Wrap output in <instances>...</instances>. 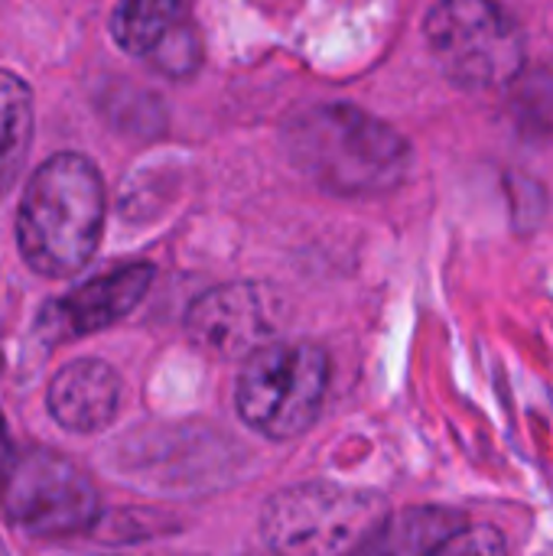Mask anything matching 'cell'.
Segmentation results:
<instances>
[{"label": "cell", "mask_w": 553, "mask_h": 556, "mask_svg": "<svg viewBox=\"0 0 553 556\" xmlns=\"http://www.w3.org/2000/svg\"><path fill=\"white\" fill-rule=\"evenodd\" d=\"M287 306L264 283H222L186 309L189 342L218 362L251 358L284 329Z\"/></svg>", "instance_id": "7"}, {"label": "cell", "mask_w": 553, "mask_h": 556, "mask_svg": "<svg viewBox=\"0 0 553 556\" xmlns=\"http://www.w3.org/2000/svg\"><path fill=\"white\" fill-rule=\"evenodd\" d=\"M0 556H10V554H7V551H3V544H0Z\"/></svg>", "instance_id": "16"}, {"label": "cell", "mask_w": 553, "mask_h": 556, "mask_svg": "<svg viewBox=\"0 0 553 556\" xmlns=\"http://www.w3.org/2000/svg\"><path fill=\"white\" fill-rule=\"evenodd\" d=\"M7 456H10V443H7V430H3V420H0V466H3Z\"/></svg>", "instance_id": "15"}, {"label": "cell", "mask_w": 553, "mask_h": 556, "mask_svg": "<svg viewBox=\"0 0 553 556\" xmlns=\"http://www.w3.org/2000/svg\"><path fill=\"white\" fill-rule=\"evenodd\" d=\"M153 264H124L111 274L91 277L81 287L68 290L62 300L42 306L36 329L46 342H72L81 336H95L117 319H124L150 290Z\"/></svg>", "instance_id": "8"}, {"label": "cell", "mask_w": 553, "mask_h": 556, "mask_svg": "<svg viewBox=\"0 0 553 556\" xmlns=\"http://www.w3.org/2000/svg\"><path fill=\"white\" fill-rule=\"evenodd\" d=\"M33 147V91L29 85L0 68V199L20 179Z\"/></svg>", "instance_id": "11"}, {"label": "cell", "mask_w": 553, "mask_h": 556, "mask_svg": "<svg viewBox=\"0 0 553 556\" xmlns=\"http://www.w3.org/2000/svg\"><path fill=\"white\" fill-rule=\"evenodd\" d=\"M0 508L13 528L33 538H72L101 515L91 479L68 456L42 446L3 459Z\"/></svg>", "instance_id": "6"}, {"label": "cell", "mask_w": 553, "mask_h": 556, "mask_svg": "<svg viewBox=\"0 0 553 556\" xmlns=\"http://www.w3.org/2000/svg\"><path fill=\"white\" fill-rule=\"evenodd\" d=\"M424 36L440 72L466 91L502 88L525 65V33L499 0H440Z\"/></svg>", "instance_id": "5"}, {"label": "cell", "mask_w": 553, "mask_h": 556, "mask_svg": "<svg viewBox=\"0 0 553 556\" xmlns=\"http://www.w3.org/2000/svg\"><path fill=\"white\" fill-rule=\"evenodd\" d=\"M290 163L332 195L391 192L407 166V140L385 121L355 104H316L284 127Z\"/></svg>", "instance_id": "1"}, {"label": "cell", "mask_w": 553, "mask_h": 556, "mask_svg": "<svg viewBox=\"0 0 553 556\" xmlns=\"http://www.w3.org/2000/svg\"><path fill=\"white\" fill-rule=\"evenodd\" d=\"M49 414L68 433H98L121 410V378L98 358H78L49 381Z\"/></svg>", "instance_id": "9"}, {"label": "cell", "mask_w": 553, "mask_h": 556, "mask_svg": "<svg viewBox=\"0 0 553 556\" xmlns=\"http://www.w3.org/2000/svg\"><path fill=\"white\" fill-rule=\"evenodd\" d=\"M329 358L313 342H271L244 358L235 388L241 420L267 440H293L319 417Z\"/></svg>", "instance_id": "4"}, {"label": "cell", "mask_w": 553, "mask_h": 556, "mask_svg": "<svg viewBox=\"0 0 553 556\" xmlns=\"http://www.w3.org/2000/svg\"><path fill=\"white\" fill-rule=\"evenodd\" d=\"M183 0H121L111 16L114 42L130 55H150L179 23Z\"/></svg>", "instance_id": "12"}, {"label": "cell", "mask_w": 553, "mask_h": 556, "mask_svg": "<svg viewBox=\"0 0 553 556\" xmlns=\"http://www.w3.org/2000/svg\"><path fill=\"white\" fill-rule=\"evenodd\" d=\"M463 528V515L450 508H407L385 515L381 525L345 556H430L453 531Z\"/></svg>", "instance_id": "10"}, {"label": "cell", "mask_w": 553, "mask_h": 556, "mask_svg": "<svg viewBox=\"0 0 553 556\" xmlns=\"http://www.w3.org/2000/svg\"><path fill=\"white\" fill-rule=\"evenodd\" d=\"M104 179L81 153H55L29 176L16 208V244L42 277H72L98 251L104 228Z\"/></svg>", "instance_id": "2"}, {"label": "cell", "mask_w": 553, "mask_h": 556, "mask_svg": "<svg viewBox=\"0 0 553 556\" xmlns=\"http://www.w3.org/2000/svg\"><path fill=\"white\" fill-rule=\"evenodd\" d=\"M548 556H553V554H548Z\"/></svg>", "instance_id": "17"}, {"label": "cell", "mask_w": 553, "mask_h": 556, "mask_svg": "<svg viewBox=\"0 0 553 556\" xmlns=\"http://www.w3.org/2000/svg\"><path fill=\"white\" fill-rule=\"evenodd\" d=\"M156 68L169 72L173 78H183L189 75L196 65H199V39L192 33V26L179 23L150 55H147Z\"/></svg>", "instance_id": "13"}, {"label": "cell", "mask_w": 553, "mask_h": 556, "mask_svg": "<svg viewBox=\"0 0 553 556\" xmlns=\"http://www.w3.org/2000/svg\"><path fill=\"white\" fill-rule=\"evenodd\" d=\"M388 515L378 492L303 482L267 498L261 531L277 556H345Z\"/></svg>", "instance_id": "3"}, {"label": "cell", "mask_w": 553, "mask_h": 556, "mask_svg": "<svg viewBox=\"0 0 553 556\" xmlns=\"http://www.w3.org/2000/svg\"><path fill=\"white\" fill-rule=\"evenodd\" d=\"M430 556H508V544L502 531L489 525H473L453 531Z\"/></svg>", "instance_id": "14"}]
</instances>
